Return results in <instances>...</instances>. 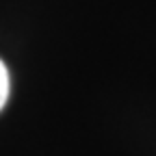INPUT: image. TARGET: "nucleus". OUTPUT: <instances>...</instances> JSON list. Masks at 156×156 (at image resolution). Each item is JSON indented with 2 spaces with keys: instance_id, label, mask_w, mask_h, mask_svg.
<instances>
[{
  "instance_id": "1",
  "label": "nucleus",
  "mask_w": 156,
  "mask_h": 156,
  "mask_svg": "<svg viewBox=\"0 0 156 156\" xmlns=\"http://www.w3.org/2000/svg\"><path fill=\"white\" fill-rule=\"evenodd\" d=\"M9 100V72H7V65L0 61V111L5 108Z\"/></svg>"
}]
</instances>
